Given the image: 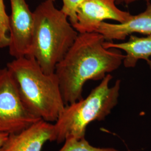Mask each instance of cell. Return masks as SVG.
Masks as SVG:
<instances>
[{
    "label": "cell",
    "mask_w": 151,
    "mask_h": 151,
    "mask_svg": "<svg viewBox=\"0 0 151 151\" xmlns=\"http://www.w3.org/2000/svg\"><path fill=\"white\" fill-rule=\"evenodd\" d=\"M82 1L83 0H62L63 6L60 10L68 16L72 26L77 22V11Z\"/></svg>",
    "instance_id": "obj_13"
},
{
    "label": "cell",
    "mask_w": 151,
    "mask_h": 151,
    "mask_svg": "<svg viewBox=\"0 0 151 151\" xmlns=\"http://www.w3.org/2000/svg\"><path fill=\"white\" fill-rule=\"evenodd\" d=\"M9 16V53L15 58L29 56L32 45L33 12L25 0H10Z\"/></svg>",
    "instance_id": "obj_6"
},
{
    "label": "cell",
    "mask_w": 151,
    "mask_h": 151,
    "mask_svg": "<svg viewBox=\"0 0 151 151\" xmlns=\"http://www.w3.org/2000/svg\"><path fill=\"white\" fill-rule=\"evenodd\" d=\"M7 68L27 110L38 118L55 122L65 106L55 73H44L32 56L15 58Z\"/></svg>",
    "instance_id": "obj_2"
},
{
    "label": "cell",
    "mask_w": 151,
    "mask_h": 151,
    "mask_svg": "<svg viewBox=\"0 0 151 151\" xmlns=\"http://www.w3.org/2000/svg\"><path fill=\"white\" fill-rule=\"evenodd\" d=\"M112 78L113 76L108 74L86 98L65 105L53 124L51 142L61 143L70 137L78 139L85 138L89 124L105 119L119 100L121 81L118 80L110 86Z\"/></svg>",
    "instance_id": "obj_4"
},
{
    "label": "cell",
    "mask_w": 151,
    "mask_h": 151,
    "mask_svg": "<svg viewBox=\"0 0 151 151\" xmlns=\"http://www.w3.org/2000/svg\"><path fill=\"white\" fill-rule=\"evenodd\" d=\"M96 32L102 34L106 40H124L128 36L139 33L151 35V3L147 4L145 11L131 16L126 22L111 24L103 22Z\"/></svg>",
    "instance_id": "obj_9"
},
{
    "label": "cell",
    "mask_w": 151,
    "mask_h": 151,
    "mask_svg": "<svg viewBox=\"0 0 151 151\" xmlns=\"http://www.w3.org/2000/svg\"><path fill=\"white\" fill-rule=\"evenodd\" d=\"M116 0H83L77 11V22L73 27L79 34L96 32L106 20L123 23L132 16L120 10Z\"/></svg>",
    "instance_id": "obj_7"
},
{
    "label": "cell",
    "mask_w": 151,
    "mask_h": 151,
    "mask_svg": "<svg viewBox=\"0 0 151 151\" xmlns=\"http://www.w3.org/2000/svg\"><path fill=\"white\" fill-rule=\"evenodd\" d=\"M105 39L98 32L79 34L55 73L65 105L81 100L89 80H102L123 63L125 54L118 49L106 48Z\"/></svg>",
    "instance_id": "obj_1"
},
{
    "label": "cell",
    "mask_w": 151,
    "mask_h": 151,
    "mask_svg": "<svg viewBox=\"0 0 151 151\" xmlns=\"http://www.w3.org/2000/svg\"><path fill=\"white\" fill-rule=\"evenodd\" d=\"M41 119L30 113L22 101L16 82L6 67L0 70V133L11 134Z\"/></svg>",
    "instance_id": "obj_5"
},
{
    "label": "cell",
    "mask_w": 151,
    "mask_h": 151,
    "mask_svg": "<svg viewBox=\"0 0 151 151\" xmlns=\"http://www.w3.org/2000/svg\"><path fill=\"white\" fill-rule=\"evenodd\" d=\"M54 125L40 119L27 129L8 135L0 151H42L44 144L51 142Z\"/></svg>",
    "instance_id": "obj_8"
},
{
    "label": "cell",
    "mask_w": 151,
    "mask_h": 151,
    "mask_svg": "<svg viewBox=\"0 0 151 151\" xmlns=\"http://www.w3.org/2000/svg\"><path fill=\"white\" fill-rule=\"evenodd\" d=\"M53 1H55V0H53Z\"/></svg>",
    "instance_id": "obj_16"
},
{
    "label": "cell",
    "mask_w": 151,
    "mask_h": 151,
    "mask_svg": "<svg viewBox=\"0 0 151 151\" xmlns=\"http://www.w3.org/2000/svg\"><path fill=\"white\" fill-rule=\"evenodd\" d=\"M59 151H120L112 147H97L92 146L85 138L77 139L70 137L64 142V145Z\"/></svg>",
    "instance_id": "obj_11"
},
{
    "label": "cell",
    "mask_w": 151,
    "mask_h": 151,
    "mask_svg": "<svg viewBox=\"0 0 151 151\" xmlns=\"http://www.w3.org/2000/svg\"><path fill=\"white\" fill-rule=\"evenodd\" d=\"M8 135H9V134L0 133V148L1 147V146H2L4 143L5 142V141L7 139Z\"/></svg>",
    "instance_id": "obj_15"
},
{
    "label": "cell",
    "mask_w": 151,
    "mask_h": 151,
    "mask_svg": "<svg viewBox=\"0 0 151 151\" xmlns=\"http://www.w3.org/2000/svg\"><path fill=\"white\" fill-rule=\"evenodd\" d=\"M104 46L107 49L114 48L124 51L125 54L123 65L126 68H133L139 60H144L151 68V35L138 37L132 34L126 42H105Z\"/></svg>",
    "instance_id": "obj_10"
},
{
    "label": "cell",
    "mask_w": 151,
    "mask_h": 151,
    "mask_svg": "<svg viewBox=\"0 0 151 151\" xmlns=\"http://www.w3.org/2000/svg\"></svg>",
    "instance_id": "obj_17"
},
{
    "label": "cell",
    "mask_w": 151,
    "mask_h": 151,
    "mask_svg": "<svg viewBox=\"0 0 151 151\" xmlns=\"http://www.w3.org/2000/svg\"><path fill=\"white\" fill-rule=\"evenodd\" d=\"M9 16L6 13L4 0H0V48L9 47Z\"/></svg>",
    "instance_id": "obj_12"
},
{
    "label": "cell",
    "mask_w": 151,
    "mask_h": 151,
    "mask_svg": "<svg viewBox=\"0 0 151 151\" xmlns=\"http://www.w3.org/2000/svg\"><path fill=\"white\" fill-rule=\"evenodd\" d=\"M53 0H45L33 12L34 30L30 55L46 74L55 73L79 33L68 16L54 5Z\"/></svg>",
    "instance_id": "obj_3"
},
{
    "label": "cell",
    "mask_w": 151,
    "mask_h": 151,
    "mask_svg": "<svg viewBox=\"0 0 151 151\" xmlns=\"http://www.w3.org/2000/svg\"><path fill=\"white\" fill-rule=\"evenodd\" d=\"M139 0H116V4L118 5H121V4H125V5H129L133 2H134L136 1H138ZM145 1L148 3L150 2V0H143Z\"/></svg>",
    "instance_id": "obj_14"
}]
</instances>
